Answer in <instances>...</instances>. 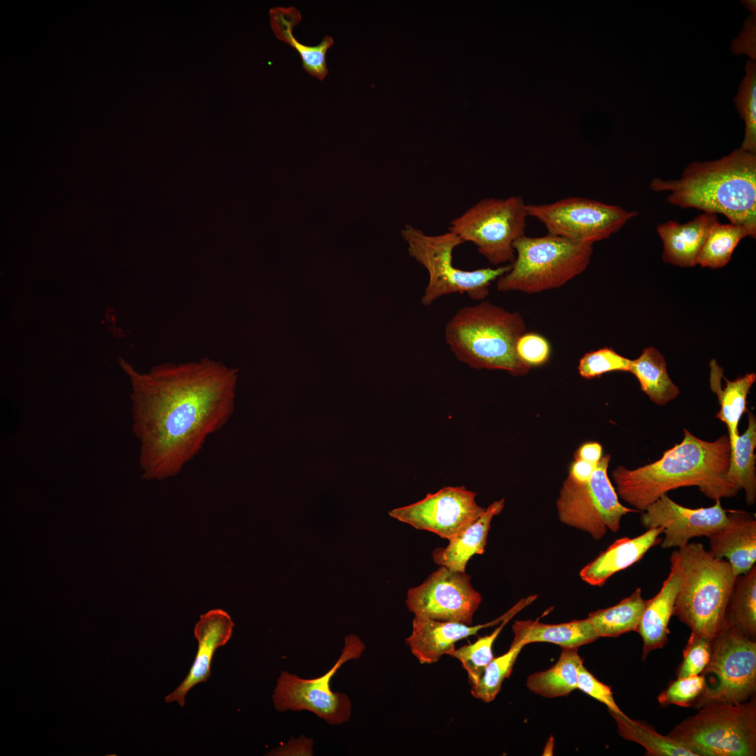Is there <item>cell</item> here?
Masks as SVG:
<instances>
[{
	"mask_svg": "<svg viewBox=\"0 0 756 756\" xmlns=\"http://www.w3.org/2000/svg\"><path fill=\"white\" fill-rule=\"evenodd\" d=\"M118 363L131 385L142 477L176 476L232 416L238 370L208 358L162 363L146 373L122 358Z\"/></svg>",
	"mask_w": 756,
	"mask_h": 756,
	"instance_id": "6da1fadb",
	"label": "cell"
},
{
	"mask_svg": "<svg viewBox=\"0 0 756 756\" xmlns=\"http://www.w3.org/2000/svg\"><path fill=\"white\" fill-rule=\"evenodd\" d=\"M731 453L728 435L709 442L685 428L682 440L656 461L636 469L617 467L612 472L615 489L618 497L639 512L683 486H697L714 500L732 498L738 491L727 477Z\"/></svg>",
	"mask_w": 756,
	"mask_h": 756,
	"instance_id": "7a4b0ae2",
	"label": "cell"
},
{
	"mask_svg": "<svg viewBox=\"0 0 756 756\" xmlns=\"http://www.w3.org/2000/svg\"><path fill=\"white\" fill-rule=\"evenodd\" d=\"M656 192L668 191V202L681 208L721 214L756 235V154L734 150L711 161L693 162L676 180L654 178Z\"/></svg>",
	"mask_w": 756,
	"mask_h": 756,
	"instance_id": "3957f363",
	"label": "cell"
},
{
	"mask_svg": "<svg viewBox=\"0 0 756 756\" xmlns=\"http://www.w3.org/2000/svg\"><path fill=\"white\" fill-rule=\"evenodd\" d=\"M525 331L519 313L482 301L459 309L447 323L444 334L456 358L470 367L522 376L531 369L516 352L517 342Z\"/></svg>",
	"mask_w": 756,
	"mask_h": 756,
	"instance_id": "277c9868",
	"label": "cell"
},
{
	"mask_svg": "<svg viewBox=\"0 0 756 756\" xmlns=\"http://www.w3.org/2000/svg\"><path fill=\"white\" fill-rule=\"evenodd\" d=\"M669 559L679 582L674 615L692 633L712 640L724 625L736 578L731 565L701 542H689L673 551Z\"/></svg>",
	"mask_w": 756,
	"mask_h": 756,
	"instance_id": "5b68a950",
	"label": "cell"
},
{
	"mask_svg": "<svg viewBox=\"0 0 756 756\" xmlns=\"http://www.w3.org/2000/svg\"><path fill=\"white\" fill-rule=\"evenodd\" d=\"M514 248L510 270L497 280L500 292L536 293L559 288L586 270L593 253L592 244L548 233L538 237L524 234Z\"/></svg>",
	"mask_w": 756,
	"mask_h": 756,
	"instance_id": "8992f818",
	"label": "cell"
},
{
	"mask_svg": "<svg viewBox=\"0 0 756 756\" xmlns=\"http://www.w3.org/2000/svg\"><path fill=\"white\" fill-rule=\"evenodd\" d=\"M407 245L409 255L422 265L428 274V281L421 298L424 306L451 293H466L470 298L482 300L489 294V288L507 272L510 265L474 270H463L454 266V250L463 242L450 232L429 235L421 230L407 224L400 232Z\"/></svg>",
	"mask_w": 756,
	"mask_h": 756,
	"instance_id": "52a82bcc",
	"label": "cell"
},
{
	"mask_svg": "<svg viewBox=\"0 0 756 756\" xmlns=\"http://www.w3.org/2000/svg\"><path fill=\"white\" fill-rule=\"evenodd\" d=\"M668 735L696 756H755V699L706 704L676 725Z\"/></svg>",
	"mask_w": 756,
	"mask_h": 756,
	"instance_id": "ba28073f",
	"label": "cell"
},
{
	"mask_svg": "<svg viewBox=\"0 0 756 756\" xmlns=\"http://www.w3.org/2000/svg\"><path fill=\"white\" fill-rule=\"evenodd\" d=\"M526 204L521 196L485 198L449 223L448 231L471 242L491 264L513 262L514 243L525 234Z\"/></svg>",
	"mask_w": 756,
	"mask_h": 756,
	"instance_id": "9c48e42d",
	"label": "cell"
},
{
	"mask_svg": "<svg viewBox=\"0 0 756 756\" xmlns=\"http://www.w3.org/2000/svg\"><path fill=\"white\" fill-rule=\"evenodd\" d=\"M701 675L705 686L693 706L744 702L756 689V642L724 624L712 639L711 657Z\"/></svg>",
	"mask_w": 756,
	"mask_h": 756,
	"instance_id": "30bf717a",
	"label": "cell"
},
{
	"mask_svg": "<svg viewBox=\"0 0 756 756\" xmlns=\"http://www.w3.org/2000/svg\"><path fill=\"white\" fill-rule=\"evenodd\" d=\"M610 455L602 456L590 479L576 482L567 477L556 502L561 523L585 531L599 540L608 530L616 533L622 517L634 508L623 505L608 475Z\"/></svg>",
	"mask_w": 756,
	"mask_h": 756,
	"instance_id": "8fae6325",
	"label": "cell"
},
{
	"mask_svg": "<svg viewBox=\"0 0 756 756\" xmlns=\"http://www.w3.org/2000/svg\"><path fill=\"white\" fill-rule=\"evenodd\" d=\"M526 211L543 224L548 234L592 245L618 232L637 215L619 206L580 197L526 204Z\"/></svg>",
	"mask_w": 756,
	"mask_h": 756,
	"instance_id": "7c38bea8",
	"label": "cell"
},
{
	"mask_svg": "<svg viewBox=\"0 0 756 756\" xmlns=\"http://www.w3.org/2000/svg\"><path fill=\"white\" fill-rule=\"evenodd\" d=\"M365 648L357 636L350 635L345 638L336 663L323 676L304 679L282 671L272 695L275 708L280 712L309 710L332 725L347 722L351 716V701L345 694L333 692L330 683L339 668L346 662L359 658Z\"/></svg>",
	"mask_w": 756,
	"mask_h": 756,
	"instance_id": "4fadbf2b",
	"label": "cell"
},
{
	"mask_svg": "<svg viewBox=\"0 0 756 756\" xmlns=\"http://www.w3.org/2000/svg\"><path fill=\"white\" fill-rule=\"evenodd\" d=\"M481 601L465 572L440 566L421 584L408 590L406 605L414 617L471 625Z\"/></svg>",
	"mask_w": 756,
	"mask_h": 756,
	"instance_id": "5bb4252c",
	"label": "cell"
},
{
	"mask_svg": "<svg viewBox=\"0 0 756 756\" xmlns=\"http://www.w3.org/2000/svg\"><path fill=\"white\" fill-rule=\"evenodd\" d=\"M475 497V492L464 486H445L414 503L393 509L389 514L416 529L450 540L485 510L476 503Z\"/></svg>",
	"mask_w": 756,
	"mask_h": 756,
	"instance_id": "9a60e30c",
	"label": "cell"
},
{
	"mask_svg": "<svg viewBox=\"0 0 756 756\" xmlns=\"http://www.w3.org/2000/svg\"><path fill=\"white\" fill-rule=\"evenodd\" d=\"M715 501L710 507L693 509L679 505L665 493L642 512L640 524L647 529L664 528L662 548H679L695 537L709 538L727 524L729 510L722 507L721 500Z\"/></svg>",
	"mask_w": 756,
	"mask_h": 756,
	"instance_id": "2e32d148",
	"label": "cell"
},
{
	"mask_svg": "<svg viewBox=\"0 0 756 756\" xmlns=\"http://www.w3.org/2000/svg\"><path fill=\"white\" fill-rule=\"evenodd\" d=\"M233 626L230 616L222 609H214L200 616L194 629V636L198 642L194 662L182 682L165 696L167 703L176 701L183 707L186 696L190 689L207 681L211 677L214 654L230 640Z\"/></svg>",
	"mask_w": 756,
	"mask_h": 756,
	"instance_id": "e0dca14e",
	"label": "cell"
},
{
	"mask_svg": "<svg viewBox=\"0 0 756 756\" xmlns=\"http://www.w3.org/2000/svg\"><path fill=\"white\" fill-rule=\"evenodd\" d=\"M510 610L499 618L475 626L456 622H444L414 617L411 635L405 639L414 656L422 664L438 662L455 649L458 640L476 634L480 629L501 622Z\"/></svg>",
	"mask_w": 756,
	"mask_h": 756,
	"instance_id": "ac0fdd59",
	"label": "cell"
},
{
	"mask_svg": "<svg viewBox=\"0 0 756 756\" xmlns=\"http://www.w3.org/2000/svg\"><path fill=\"white\" fill-rule=\"evenodd\" d=\"M710 551L726 558L736 576L749 571L756 563V519L744 510L728 512L727 524L709 538Z\"/></svg>",
	"mask_w": 756,
	"mask_h": 756,
	"instance_id": "d6986e66",
	"label": "cell"
},
{
	"mask_svg": "<svg viewBox=\"0 0 756 756\" xmlns=\"http://www.w3.org/2000/svg\"><path fill=\"white\" fill-rule=\"evenodd\" d=\"M664 528L653 527L634 538L615 540L580 572L581 579L592 586L601 587L616 573L639 561L648 551L660 544Z\"/></svg>",
	"mask_w": 756,
	"mask_h": 756,
	"instance_id": "ffe728a7",
	"label": "cell"
},
{
	"mask_svg": "<svg viewBox=\"0 0 756 756\" xmlns=\"http://www.w3.org/2000/svg\"><path fill=\"white\" fill-rule=\"evenodd\" d=\"M716 214H700L685 223L668 220L659 224L657 231L663 242L662 259L681 267L696 265V260Z\"/></svg>",
	"mask_w": 756,
	"mask_h": 756,
	"instance_id": "44dd1931",
	"label": "cell"
},
{
	"mask_svg": "<svg viewBox=\"0 0 756 756\" xmlns=\"http://www.w3.org/2000/svg\"><path fill=\"white\" fill-rule=\"evenodd\" d=\"M504 505L503 498L494 501L462 533L449 540L447 547L435 550V563L452 570L465 572L469 559L484 552L491 520L501 512Z\"/></svg>",
	"mask_w": 756,
	"mask_h": 756,
	"instance_id": "7402d4cb",
	"label": "cell"
},
{
	"mask_svg": "<svg viewBox=\"0 0 756 756\" xmlns=\"http://www.w3.org/2000/svg\"><path fill=\"white\" fill-rule=\"evenodd\" d=\"M679 589L676 574L670 570L659 592L646 600L637 631L643 641V659L654 650L662 648L670 634L668 624L674 615L675 603Z\"/></svg>",
	"mask_w": 756,
	"mask_h": 756,
	"instance_id": "603a6c76",
	"label": "cell"
},
{
	"mask_svg": "<svg viewBox=\"0 0 756 756\" xmlns=\"http://www.w3.org/2000/svg\"><path fill=\"white\" fill-rule=\"evenodd\" d=\"M709 384L719 401L720 410L716 418L727 427L731 450L738 436V426L745 412L747 411V398L751 387L756 381V374L747 373L734 380L723 377V369L717 361L712 359L709 363Z\"/></svg>",
	"mask_w": 756,
	"mask_h": 756,
	"instance_id": "cb8c5ba5",
	"label": "cell"
},
{
	"mask_svg": "<svg viewBox=\"0 0 756 756\" xmlns=\"http://www.w3.org/2000/svg\"><path fill=\"white\" fill-rule=\"evenodd\" d=\"M269 14L271 27L276 37L298 52L305 71L323 80L328 73L326 53L334 43L333 38L326 36L316 46L304 45L293 36L294 27L302 20L299 10L294 6L276 7L271 8Z\"/></svg>",
	"mask_w": 756,
	"mask_h": 756,
	"instance_id": "d4e9b609",
	"label": "cell"
},
{
	"mask_svg": "<svg viewBox=\"0 0 756 756\" xmlns=\"http://www.w3.org/2000/svg\"><path fill=\"white\" fill-rule=\"evenodd\" d=\"M512 631L514 638L511 644L524 646L531 643L545 642L565 648H578L599 638L587 618L557 624L536 620L516 621Z\"/></svg>",
	"mask_w": 756,
	"mask_h": 756,
	"instance_id": "484cf974",
	"label": "cell"
},
{
	"mask_svg": "<svg viewBox=\"0 0 756 756\" xmlns=\"http://www.w3.org/2000/svg\"><path fill=\"white\" fill-rule=\"evenodd\" d=\"M629 372L638 379L642 391L656 405H665L680 394L678 387L668 374L664 357L653 346L645 348L637 358L632 360Z\"/></svg>",
	"mask_w": 756,
	"mask_h": 756,
	"instance_id": "4316f807",
	"label": "cell"
},
{
	"mask_svg": "<svg viewBox=\"0 0 756 756\" xmlns=\"http://www.w3.org/2000/svg\"><path fill=\"white\" fill-rule=\"evenodd\" d=\"M578 649L562 648L560 657L553 666L528 676L527 687L547 698L566 696L577 689L579 668L583 664Z\"/></svg>",
	"mask_w": 756,
	"mask_h": 756,
	"instance_id": "83f0119b",
	"label": "cell"
},
{
	"mask_svg": "<svg viewBox=\"0 0 756 756\" xmlns=\"http://www.w3.org/2000/svg\"><path fill=\"white\" fill-rule=\"evenodd\" d=\"M748 419L746 431L738 435L732 449L727 477L738 491H745L746 503L752 506L756 502V418L750 411Z\"/></svg>",
	"mask_w": 756,
	"mask_h": 756,
	"instance_id": "f1b7e54d",
	"label": "cell"
},
{
	"mask_svg": "<svg viewBox=\"0 0 756 756\" xmlns=\"http://www.w3.org/2000/svg\"><path fill=\"white\" fill-rule=\"evenodd\" d=\"M646 600L642 589L637 588L617 604L590 612L587 618L598 637H618L636 631L643 615Z\"/></svg>",
	"mask_w": 756,
	"mask_h": 756,
	"instance_id": "f546056e",
	"label": "cell"
},
{
	"mask_svg": "<svg viewBox=\"0 0 756 756\" xmlns=\"http://www.w3.org/2000/svg\"><path fill=\"white\" fill-rule=\"evenodd\" d=\"M725 624L756 636V566L736 576L725 612Z\"/></svg>",
	"mask_w": 756,
	"mask_h": 756,
	"instance_id": "4dcf8cb0",
	"label": "cell"
},
{
	"mask_svg": "<svg viewBox=\"0 0 756 756\" xmlns=\"http://www.w3.org/2000/svg\"><path fill=\"white\" fill-rule=\"evenodd\" d=\"M744 225L729 223L721 224L718 220L710 226L696 260L703 267L718 269L730 260L739 241L746 237L755 238Z\"/></svg>",
	"mask_w": 756,
	"mask_h": 756,
	"instance_id": "1f68e13d",
	"label": "cell"
},
{
	"mask_svg": "<svg viewBox=\"0 0 756 756\" xmlns=\"http://www.w3.org/2000/svg\"><path fill=\"white\" fill-rule=\"evenodd\" d=\"M615 720L620 735L642 746L650 756H696L669 735H662L653 727L627 716L610 713Z\"/></svg>",
	"mask_w": 756,
	"mask_h": 756,
	"instance_id": "d6a6232c",
	"label": "cell"
},
{
	"mask_svg": "<svg viewBox=\"0 0 756 756\" xmlns=\"http://www.w3.org/2000/svg\"><path fill=\"white\" fill-rule=\"evenodd\" d=\"M536 596H530L517 603L510 610L507 616L491 634L479 637L473 643L454 649L448 655L457 659L466 671L470 686L480 678L486 666L493 659V644L507 622L523 608L535 600Z\"/></svg>",
	"mask_w": 756,
	"mask_h": 756,
	"instance_id": "836d02e7",
	"label": "cell"
},
{
	"mask_svg": "<svg viewBox=\"0 0 756 756\" xmlns=\"http://www.w3.org/2000/svg\"><path fill=\"white\" fill-rule=\"evenodd\" d=\"M746 75L734 98L736 108L745 122V134L740 148L756 154V62L747 61Z\"/></svg>",
	"mask_w": 756,
	"mask_h": 756,
	"instance_id": "e575fe53",
	"label": "cell"
},
{
	"mask_svg": "<svg viewBox=\"0 0 756 756\" xmlns=\"http://www.w3.org/2000/svg\"><path fill=\"white\" fill-rule=\"evenodd\" d=\"M524 645L511 644L505 654L494 658L486 666L479 680L471 685L472 695L481 701H492L500 690L503 680L512 673L515 661Z\"/></svg>",
	"mask_w": 756,
	"mask_h": 756,
	"instance_id": "d590c367",
	"label": "cell"
},
{
	"mask_svg": "<svg viewBox=\"0 0 756 756\" xmlns=\"http://www.w3.org/2000/svg\"><path fill=\"white\" fill-rule=\"evenodd\" d=\"M631 361L614 349L604 347L585 354L579 361L578 370L581 377L589 379L610 372H629Z\"/></svg>",
	"mask_w": 756,
	"mask_h": 756,
	"instance_id": "8d00e7d4",
	"label": "cell"
},
{
	"mask_svg": "<svg viewBox=\"0 0 756 756\" xmlns=\"http://www.w3.org/2000/svg\"><path fill=\"white\" fill-rule=\"evenodd\" d=\"M705 686L701 675L678 678L670 682L668 687L657 696L662 706L676 705L688 708L694 705Z\"/></svg>",
	"mask_w": 756,
	"mask_h": 756,
	"instance_id": "74e56055",
	"label": "cell"
},
{
	"mask_svg": "<svg viewBox=\"0 0 756 756\" xmlns=\"http://www.w3.org/2000/svg\"><path fill=\"white\" fill-rule=\"evenodd\" d=\"M712 651V640L691 632L683 650V659L677 671V677L701 675L708 664Z\"/></svg>",
	"mask_w": 756,
	"mask_h": 756,
	"instance_id": "f35d334b",
	"label": "cell"
},
{
	"mask_svg": "<svg viewBox=\"0 0 756 756\" xmlns=\"http://www.w3.org/2000/svg\"><path fill=\"white\" fill-rule=\"evenodd\" d=\"M551 351L550 342L542 335L536 332L523 333L516 344L519 358L531 368L546 363Z\"/></svg>",
	"mask_w": 756,
	"mask_h": 756,
	"instance_id": "ab89813d",
	"label": "cell"
},
{
	"mask_svg": "<svg viewBox=\"0 0 756 756\" xmlns=\"http://www.w3.org/2000/svg\"><path fill=\"white\" fill-rule=\"evenodd\" d=\"M578 688L605 704L609 712L626 716L617 705L611 688L595 678L583 664L579 668Z\"/></svg>",
	"mask_w": 756,
	"mask_h": 756,
	"instance_id": "60d3db41",
	"label": "cell"
},
{
	"mask_svg": "<svg viewBox=\"0 0 756 756\" xmlns=\"http://www.w3.org/2000/svg\"><path fill=\"white\" fill-rule=\"evenodd\" d=\"M755 31L756 15L752 14L746 21L743 31L733 41L732 45V51L735 54L748 55L750 59L755 60Z\"/></svg>",
	"mask_w": 756,
	"mask_h": 756,
	"instance_id": "b9f144b4",
	"label": "cell"
},
{
	"mask_svg": "<svg viewBox=\"0 0 756 756\" xmlns=\"http://www.w3.org/2000/svg\"><path fill=\"white\" fill-rule=\"evenodd\" d=\"M313 740L301 736L298 739L291 737L290 741L282 746L272 749L268 755H312Z\"/></svg>",
	"mask_w": 756,
	"mask_h": 756,
	"instance_id": "7bdbcfd3",
	"label": "cell"
},
{
	"mask_svg": "<svg viewBox=\"0 0 756 756\" xmlns=\"http://www.w3.org/2000/svg\"><path fill=\"white\" fill-rule=\"evenodd\" d=\"M602 447L596 442L582 444L575 452V460H582L597 464L602 458Z\"/></svg>",
	"mask_w": 756,
	"mask_h": 756,
	"instance_id": "ee69618b",
	"label": "cell"
},
{
	"mask_svg": "<svg viewBox=\"0 0 756 756\" xmlns=\"http://www.w3.org/2000/svg\"><path fill=\"white\" fill-rule=\"evenodd\" d=\"M597 464L575 459L571 464L568 477L576 482H585L590 479Z\"/></svg>",
	"mask_w": 756,
	"mask_h": 756,
	"instance_id": "f6af8a7d",
	"label": "cell"
},
{
	"mask_svg": "<svg viewBox=\"0 0 756 756\" xmlns=\"http://www.w3.org/2000/svg\"><path fill=\"white\" fill-rule=\"evenodd\" d=\"M743 6L748 9L752 14H756V1L754 0H748L742 1Z\"/></svg>",
	"mask_w": 756,
	"mask_h": 756,
	"instance_id": "bcb514c9",
	"label": "cell"
}]
</instances>
